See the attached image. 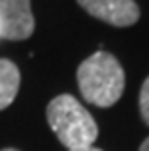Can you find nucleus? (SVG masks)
<instances>
[{
  "label": "nucleus",
  "instance_id": "8",
  "mask_svg": "<svg viewBox=\"0 0 149 151\" xmlns=\"http://www.w3.org/2000/svg\"><path fill=\"white\" fill-rule=\"evenodd\" d=\"M76 151H101V149H97V147H85V149H76Z\"/></svg>",
  "mask_w": 149,
  "mask_h": 151
},
{
  "label": "nucleus",
  "instance_id": "3",
  "mask_svg": "<svg viewBox=\"0 0 149 151\" xmlns=\"http://www.w3.org/2000/svg\"><path fill=\"white\" fill-rule=\"evenodd\" d=\"M35 29L31 0H0V37L10 41L29 39Z\"/></svg>",
  "mask_w": 149,
  "mask_h": 151
},
{
  "label": "nucleus",
  "instance_id": "1",
  "mask_svg": "<svg viewBox=\"0 0 149 151\" xmlns=\"http://www.w3.org/2000/svg\"><path fill=\"white\" fill-rule=\"evenodd\" d=\"M47 120L58 142L68 151L91 147L99 136L97 122L89 111L68 93L58 95L48 103Z\"/></svg>",
  "mask_w": 149,
  "mask_h": 151
},
{
  "label": "nucleus",
  "instance_id": "4",
  "mask_svg": "<svg viewBox=\"0 0 149 151\" xmlns=\"http://www.w3.org/2000/svg\"><path fill=\"white\" fill-rule=\"evenodd\" d=\"M93 18L114 27H128L140 19V8L134 0H78Z\"/></svg>",
  "mask_w": 149,
  "mask_h": 151
},
{
  "label": "nucleus",
  "instance_id": "7",
  "mask_svg": "<svg viewBox=\"0 0 149 151\" xmlns=\"http://www.w3.org/2000/svg\"><path fill=\"white\" fill-rule=\"evenodd\" d=\"M140 151H149V138L145 139L143 143H141V147H140Z\"/></svg>",
  "mask_w": 149,
  "mask_h": 151
},
{
  "label": "nucleus",
  "instance_id": "6",
  "mask_svg": "<svg viewBox=\"0 0 149 151\" xmlns=\"http://www.w3.org/2000/svg\"><path fill=\"white\" fill-rule=\"evenodd\" d=\"M140 111H141L143 122L149 126V78L143 81L141 91H140Z\"/></svg>",
  "mask_w": 149,
  "mask_h": 151
},
{
  "label": "nucleus",
  "instance_id": "2",
  "mask_svg": "<svg viewBox=\"0 0 149 151\" xmlns=\"http://www.w3.org/2000/svg\"><path fill=\"white\" fill-rule=\"evenodd\" d=\"M124 70L112 54L99 50L85 58L78 68V85L83 99L97 107H110L122 97Z\"/></svg>",
  "mask_w": 149,
  "mask_h": 151
},
{
  "label": "nucleus",
  "instance_id": "5",
  "mask_svg": "<svg viewBox=\"0 0 149 151\" xmlns=\"http://www.w3.org/2000/svg\"><path fill=\"white\" fill-rule=\"evenodd\" d=\"M19 81H22L19 68L8 58H0V111L8 109L14 103L19 89Z\"/></svg>",
  "mask_w": 149,
  "mask_h": 151
},
{
  "label": "nucleus",
  "instance_id": "9",
  "mask_svg": "<svg viewBox=\"0 0 149 151\" xmlns=\"http://www.w3.org/2000/svg\"><path fill=\"white\" fill-rule=\"evenodd\" d=\"M0 151H18V149H14V147H6V149H0Z\"/></svg>",
  "mask_w": 149,
  "mask_h": 151
}]
</instances>
